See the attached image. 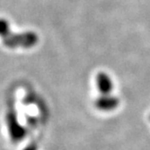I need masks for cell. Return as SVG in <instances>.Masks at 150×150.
Instances as JSON below:
<instances>
[{"label":"cell","instance_id":"6da1fadb","mask_svg":"<svg viewBox=\"0 0 150 150\" xmlns=\"http://www.w3.org/2000/svg\"><path fill=\"white\" fill-rule=\"evenodd\" d=\"M0 36L3 44L11 49L17 47L31 48L37 44L39 40L38 35L33 32L12 33L8 22L5 19H0Z\"/></svg>","mask_w":150,"mask_h":150},{"label":"cell","instance_id":"7a4b0ae2","mask_svg":"<svg viewBox=\"0 0 150 150\" xmlns=\"http://www.w3.org/2000/svg\"><path fill=\"white\" fill-rule=\"evenodd\" d=\"M6 124L8 127V131L10 134L11 139L13 142L21 141L25 136V130L23 127L19 123L16 113L13 110L7 111L6 114Z\"/></svg>","mask_w":150,"mask_h":150},{"label":"cell","instance_id":"3957f363","mask_svg":"<svg viewBox=\"0 0 150 150\" xmlns=\"http://www.w3.org/2000/svg\"><path fill=\"white\" fill-rule=\"evenodd\" d=\"M95 108L97 110L103 111V112H110L112 111L119 107L120 105V100L118 97L114 96V95H101L95 100L94 102Z\"/></svg>","mask_w":150,"mask_h":150},{"label":"cell","instance_id":"277c9868","mask_svg":"<svg viewBox=\"0 0 150 150\" xmlns=\"http://www.w3.org/2000/svg\"><path fill=\"white\" fill-rule=\"evenodd\" d=\"M96 86L101 95H103V96L111 95L114 88L111 77L103 72H101L96 75Z\"/></svg>","mask_w":150,"mask_h":150},{"label":"cell","instance_id":"5b68a950","mask_svg":"<svg viewBox=\"0 0 150 150\" xmlns=\"http://www.w3.org/2000/svg\"><path fill=\"white\" fill-rule=\"evenodd\" d=\"M24 150H36V146H33V145H30V146H28L27 147H25Z\"/></svg>","mask_w":150,"mask_h":150}]
</instances>
